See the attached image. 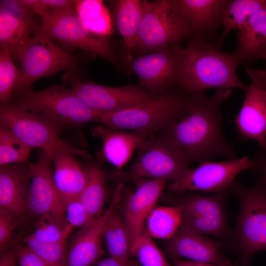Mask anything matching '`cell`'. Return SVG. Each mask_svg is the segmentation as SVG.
Returning <instances> with one entry per match:
<instances>
[{"instance_id":"6da1fadb","label":"cell","mask_w":266,"mask_h":266,"mask_svg":"<svg viewBox=\"0 0 266 266\" xmlns=\"http://www.w3.org/2000/svg\"><path fill=\"white\" fill-rule=\"evenodd\" d=\"M232 93L231 89H220L210 96L204 93L191 96L186 114L165 132L190 165L213 157L237 158L234 148L225 139L221 130L220 107Z\"/></svg>"},{"instance_id":"7a4b0ae2","label":"cell","mask_w":266,"mask_h":266,"mask_svg":"<svg viewBox=\"0 0 266 266\" xmlns=\"http://www.w3.org/2000/svg\"><path fill=\"white\" fill-rule=\"evenodd\" d=\"M173 48L179 67L178 87L190 96L214 88L247 89L248 84L237 75L242 62L234 53L224 52L214 43L195 37L187 38L184 46Z\"/></svg>"},{"instance_id":"3957f363","label":"cell","mask_w":266,"mask_h":266,"mask_svg":"<svg viewBox=\"0 0 266 266\" xmlns=\"http://www.w3.org/2000/svg\"><path fill=\"white\" fill-rule=\"evenodd\" d=\"M190 95L178 87L170 89L130 109L101 114L100 123L117 130H131L149 137L165 132L187 113Z\"/></svg>"},{"instance_id":"277c9868","label":"cell","mask_w":266,"mask_h":266,"mask_svg":"<svg viewBox=\"0 0 266 266\" xmlns=\"http://www.w3.org/2000/svg\"><path fill=\"white\" fill-rule=\"evenodd\" d=\"M10 102L38 114L60 133L66 129L80 128L100 122L101 114L83 102L70 88L54 85L39 91L31 88L17 94Z\"/></svg>"},{"instance_id":"5b68a950","label":"cell","mask_w":266,"mask_h":266,"mask_svg":"<svg viewBox=\"0 0 266 266\" xmlns=\"http://www.w3.org/2000/svg\"><path fill=\"white\" fill-rule=\"evenodd\" d=\"M191 37L189 23L177 0H144L143 16L133 58L181 45Z\"/></svg>"},{"instance_id":"8992f818","label":"cell","mask_w":266,"mask_h":266,"mask_svg":"<svg viewBox=\"0 0 266 266\" xmlns=\"http://www.w3.org/2000/svg\"><path fill=\"white\" fill-rule=\"evenodd\" d=\"M136 157L126 170L112 173L120 181L164 179L174 181L190 168L184 153L171 136L162 133L145 140L137 149Z\"/></svg>"},{"instance_id":"52a82bcc","label":"cell","mask_w":266,"mask_h":266,"mask_svg":"<svg viewBox=\"0 0 266 266\" xmlns=\"http://www.w3.org/2000/svg\"><path fill=\"white\" fill-rule=\"evenodd\" d=\"M230 188L240 203L231 241L246 265L255 253L266 250V187L258 180L252 187L235 180Z\"/></svg>"},{"instance_id":"ba28073f","label":"cell","mask_w":266,"mask_h":266,"mask_svg":"<svg viewBox=\"0 0 266 266\" xmlns=\"http://www.w3.org/2000/svg\"><path fill=\"white\" fill-rule=\"evenodd\" d=\"M21 65L14 93L31 88L36 80L58 72L75 70L81 60L69 53L39 29L24 45L12 53Z\"/></svg>"},{"instance_id":"9c48e42d","label":"cell","mask_w":266,"mask_h":266,"mask_svg":"<svg viewBox=\"0 0 266 266\" xmlns=\"http://www.w3.org/2000/svg\"><path fill=\"white\" fill-rule=\"evenodd\" d=\"M0 124L13 132L27 145L44 152L51 160L63 152L87 159L92 158L88 152L62 139L58 131L38 114L13 103L0 105Z\"/></svg>"},{"instance_id":"30bf717a","label":"cell","mask_w":266,"mask_h":266,"mask_svg":"<svg viewBox=\"0 0 266 266\" xmlns=\"http://www.w3.org/2000/svg\"><path fill=\"white\" fill-rule=\"evenodd\" d=\"M39 30L64 48L80 49L99 56L114 66H120L114 46L108 38L95 34L85 28L75 7L55 11L42 18Z\"/></svg>"},{"instance_id":"8fae6325","label":"cell","mask_w":266,"mask_h":266,"mask_svg":"<svg viewBox=\"0 0 266 266\" xmlns=\"http://www.w3.org/2000/svg\"><path fill=\"white\" fill-rule=\"evenodd\" d=\"M231 188L210 195H187L175 200L182 211L181 227L190 231L231 241L233 230L230 228L225 204Z\"/></svg>"},{"instance_id":"7c38bea8","label":"cell","mask_w":266,"mask_h":266,"mask_svg":"<svg viewBox=\"0 0 266 266\" xmlns=\"http://www.w3.org/2000/svg\"><path fill=\"white\" fill-rule=\"evenodd\" d=\"M63 79L69 84L70 88L83 102L100 114L122 111L154 97L138 84L110 87L82 81L75 70L66 71Z\"/></svg>"},{"instance_id":"4fadbf2b","label":"cell","mask_w":266,"mask_h":266,"mask_svg":"<svg viewBox=\"0 0 266 266\" xmlns=\"http://www.w3.org/2000/svg\"><path fill=\"white\" fill-rule=\"evenodd\" d=\"M199 165L189 168L177 180L167 185L173 193L188 191L217 193L230 188L237 175L249 169L251 159L247 156L221 162L202 161Z\"/></svg>"},{"instance_id":"5bb4252c","label":"cell","mask_w":266,"mask_h":266,"mask_svg":"<svg viewBox=\"0 0 266 266\" xmlns=\"http://www.w3.org/2000/svg\"><path fill=\"white\" fill-rule=\"evenodd\" d=\"M51 162V159L38 150L36 160L29 163L31 183L26 214L35 222L42 217H49L68 225L65 204L53 182Z\"/></svg>"},{"instance_id":"9a60e30c","label":"cell","mask_w":266,"mask_h":266,"mask_svg":"<svg viewBox=\"0 0 266 266\" xmlns=\"http://www.w3.org/2000/svg\"><path fill=\"white\" fill-rule=\"evenodd\" d=\"M245 71L250 83L233 121L238 139L254 140L261 148L266 145V70L248 66Z\"/></svg>"},{"instance_id":"2e32d148","label":"cell","mask_w":266,"mask_h":266,"mask_svg":"<svg viewBox=\"0 0 266 266\" xmlns=\"http://www.w3.org/2000/svg\"><path fill=\"white\" fill-rule=\"evenodd\" d=\"M126 64L137 76L138 85L153 96L178 86L179 67L173 47L134 57Z\"/></svg>"},{"instance_id":"e0dca14e","label":"cell","mask_w":266,"mask_h":266,"mask_svg":"<svg viewBox=\"0 0 266 266\" xmlns=\"http://www.w3.org/2000/svg\"><path fill=\"white\" fill-rule=\"evenodd\" d=\"M122 190V185L119 184L109 206L103 213L73 235L68 246L66 266H92L101 258L104 252V227L111 213L118 207Z\"/></svg>"},{"instance_id":"ac0fdd59","label":"cell","mask_w":266,"mask_h":266,"mask_svg":"<svg viewBox=\"0 0 266 266\" xmlns=\"http://www.w3.org/2000/svg\"><path fill=\"white\" fill-rule=\"evenodd\" d=\"M42 18L19 0L0 2V46L11 53L26 43L40 27Z\"/></svg>"},{"instance_id":"d6986e66","label":"cell","mask_w":266,"mask_h":266,"mask_svg":"<svg viewBox=\"0 0 266 266\" xmlns=\"http://www.w3.org/2000/svg\"><path fill=\"white\" fill-rule=\"evenodd\" d=\"M168 180L164 179H139L136 188L129 197L124 219L129 232L131 248L145 230L146 220L162 196Z\"/></svg>"},{"instance_id":"ffe728a7","label":"cell","mask_w":266,"mask_h":266,"mask_svg":"<svg viewBox=\"0 0 266 266\" xmlns=\"http://www.w3.org/2000/svg\"><path fill=\"white\" fill-rule=\"evenodd\" d=\"M221 245L218 241L181 227L168 240L166 250L172 259L185 258L214 266H232L231 261L221 252Z\"/></svg>"},{"instance_id":"44dd1931","label":"cell","mask_w":266,"mask_h":266,"mask_svg":"<svg viewBox=\"0 0 266 266\" xmlns=\"http://www.w3.org/2000/svg\"><path fill=\"white\" fill-rule=\"evenodd\" d=\"M229 0H177L190 28L191 37L216 44Z\"/></svg>"},{"instance_id":"7402d4cb","label":"cell","mask_w":266,"mask_h":266,"mask_svg":"<svg viewBox=\"0 0 266 266\" xmlns=\"http://www.w3.org/2000/svg\"><path fill=\"white\" fill-rule=\"evenodd\" d=\"M31 183L29 163L0 166V209L19 217L26 214Z\"/></svg>"},{"instance_id":"603a6c76","label":"cell","mask_w":266,"mask_h":266,"mask_svg":"<svg viewBox=\"0 0 266 266\" xmlns=\"http://www.w3.org/2000/svg\"><path fill=\"white\" fill-rule=\"evenodd\" d=\"M92 133L102 140L104 158L119 170L128 162L134 151L149 138L140 132H126L104 125L95 128Z\"/></svg>"},{"instance_id":"cb8c5ba5","label":"cell","mask_w":266,"mask_h":266,"mask_svg":"<svg viewBox=\"0 0 266 266\" xmlns=\"http://www.w3.org/2000/svg\"><path fill=\"white\" fill-rule=\"evenodd\" d=\"M73 154L63 152L52 159L54 169L53 180L64 204L78 198L86 182V175Z\"/></svg>"},{"instance_id":"d4e9b609","label":"cell","mask_w":266,"mask_h":266,"mask_svg":"<svg viewBox=\"0 0 266 266\" xmlns=\"http://www.w3.org/2000/svg\"><path fill=\"white\" fill-rule=\"evenodd\" d=\"M108 2L113 12L116 27L123 40L127 63L133 58V50L143 16L144 0H112Z\"/></svg>"},{"instance_id":"484cf974","label":"cell","mask_w":266,"mask_h":266,"mask_svg":"<svg viewBox=\"0 0 266 266\" xmlns=\"http://www.w3.org/2000/svg\"><path fill=\"white\" fill-rule=\"evenodd\" d=\"M238 44L234 50L242 64L256 61L266 50V7L254 13L237 30Z\"/></svg>"},{"instance_id":"4316f807","label":"cell","mask_w":266,"mask_h":266,"mask_svg":"<svg viewBox=\"0 0 266 266\" xmlns=\"http://www.w3.org/2000/svg\"><path fill=\"white\" fill-rule=\"evenodd\" d=\"M84 169L86 182L78 198L95 220L105 210L104 205L108 193L106 174L100 164L97 163H89Z\"/></svg>"},{"instance_id":"83f0119b","label":"cell","mask_w":266,"mask_h":266,"mask_svg":"<svg viewBox=\"0 0 266 266\" xmlns=\"http://www.w3.org/2000/svg\"><path fill=\"white\" fill-rule=\"evenodd\" d=\"M117 208L111 213L105 223L103 243L109 256L128 261L131 256L130 237L124 218L117 212Z\"/></svg>"},{"instance_id":"f1b7e54d","label":"cell","mask_w":266,"mask_h":266,"mask_svg":"<svg viewBox=\"0 0 266 266\" xmlns=\"http://www.w3.org/2000/svg\"><path fill=\"white\" fill-rule=\"evenodd\" d=\"M75 9L84 27L99 35L109 37L113 33L110 13L101 0H75Z\"/></svg>"},{"instance_id":"f546056e","label":"cell","mask_w":266,"mask_h":266,"mask_svg":"<svg viewBox=\"0 0 266 266\" xmlns=\"http://www.w3.org/2000/svg\"><path fill=\"white\" fill-rule=\"evenodd\" d=\"M182 224V211L179 206H156L146 220L145 230L153 238L168 240Z\"/></svg>"},{"instance_id":"4dcf8cb0","label":"cell","mask_w":266,"mask_h":266,"mask_svg":"<svg viewBox=\"0 0 266 266\" xmlns=\"http://www.w3.org/2000/svg\"><path fill=\"white\" fill-rule=\"evenodd\" d=\"M264 7H266V0H229L224 13L223 30L216 45L221 48L232 31H237L254 13Z\"/></svg>"},{"instance_id":"1f68e13d","label":"cell","mask_w":266,"mask_h":266,"mask_svg":"<svg viewBox=\"0 0 266 266\" xmlns=\"http://www.w3.org/2000/svg\"><path fill=\"white\" fill-rule=\"evenodd\" d=\"M33 149L11 130L0 125V166L27 162Z\"/></svg>"},{"instance_id":"d6a6232c","label":"cell","mask_w":266,"mask_h":266,"mask_svg":"<svg viewBox=\"0 0 266 266\" xmlns=\"http://www.w3.org/2000/svg\"><path fill=\"white\" fill-rule=\"evenodd\" d=\"M11 52L8 47L0 49V102L1 105L8 104L14 92L20 69L14 65Z\"/></svg>"},{"instance_id":"836d02e7","label":"cell","mask_w":266,"mask_h":266,"mask_svg":"<svg viewBox=\"0 0 266 266\" xmlns=\"http://www.w3.org/2000/svg\"><path fill=\"white\" fill-rule=\"evenodd\" d=\"M131 254L132 256L136 258L141 266H173L167 261L146 230L131 248Z\"/></svg>"},{"instance_id":"e575fe53","label":"cell","mask_w":266,"mask_h":266,"mask_svg":"<svg viewBox=\"0 0 266 266\" xmlns=\"http://www.w3.org/2000/svg\"><path fill=\"white\" fill-rule=\"evenodd\" d=\"M68 226L49 217H42L36 221L35 228L28 236L43 243H55L66 241L72 232Z\"/></svg>"},{"instance_id":"d590c367","label":"cell","mask_w":266,"mask_h":266,"mask_svg":"<svg viewBox=\"0 0 266 266\" xmlns=\"http://www.w3.org/2000/svg\"><path fill=\"white\" fill-rule=\"evenodd\" d=\"M22 242L49 266H66L68 246L66 241L43 243L27 236L22 239Z\"/></svg>"},{"instance_id":"8d00e7d4","label":"cell","mask_w":266,"mask_h":266,"mask_svg":"<svg viewBox=\"0 0 266 266\" xmlns=\"http://www.w3.org/2000/svg\"><path fill=\"white\" fill-rule=\"evenodd\" d=\"M65 215L68 226L72 230L85 227L94 220L79 198L71 200L65 203Z\"/></svg>"},{"instance_id":"74e56055","label":"cell","mask_w":266,"mask_h":266,"mask_svg":"<svg viewBox=\"0 0 266 266\" xmlns=\"http://www.w3.org/2000/svg\"><path fill=\"white\" fill-rule=\"evenodd\" d=\"M18 218L7 211L0 209V253L15 244L13 242V234Z\"/></svg>"},{"instance_id":"f35d334b","label":"cell","mask_w":266,"mask_h":266,"mask_svg":"<svg viewBox=\"0 0 266 266\" xmlns=\"http://www.w3.org/2000/svg\"><path fill=\"white\" fill-rule=\"evenodd\" d=\"M251 166L249 169L266 187V145L256 152L251 159Z\"/></svg>"},{"instance_id":"ab89813d","label":"cell","mask_w":266,"mask_h":266,"mask_svg":"<svg viewBox=\"0 0 266 266\" xmlns=\"http://www.w3.org/2000/svg\"><path fill=\"white\" fill-rule=\"evenodd\" d=\"M17 251L19 266H49L24 243L17 244Z\"/></svg>"},{"instance_id":"60d3db41","label":"cell","mask_w":266,"mask_h":266,"mask_svg":"<svg viewBox=\"0 0 266 266\" xmlns=\"http://www.w3.org/2000/svg\"><path fill=\"white\" fill-rule=\"evenodd\" d=\"M18 258L16 244L0 253V266H16Z\"/></svg>"},{"instance_id":"b9f144b4","label":"cell","mask_w":266,"mask_h":266,"mask_svg":"<svg viewBox=\"0 0 266 266\" xmlns=\"http://www.w3.org/2000/svg\"><path fill=\"white\" fill-rule=\"evenodd\" d=\"M92 266H140L138 261L135 260L122 261L108 256L101 258Z\"/></svg>"},{"instance_id":"7bdbcfd3","label":"cell","mask_w":266,"mask_h":266,"mask_svg":"<svg viewBox=\"0 0 266 266\" xmlns=\"http://www.w3.org/2000/svg\"><path fill=\"white\" fill-rule=\"evenodd\" d=\"M173 262V266H214L213 265L199 263L190 260H184L179 258L172 259Z\"/></svg>"},{"instance_id":"ee69618b","label":"cell","mask_w":266,"mask_h":266,"mask_svg":"<svg viewBox=\"0 0 266 266\" xmlns=\"http://www.w3.org/2000/svg\"><path fill=\"white\" fill-rule=\"evenodd\" d=\"M262 60H265L266 62V50L260 54L257 59V61Z\"/></svg>"}]
</instances>
